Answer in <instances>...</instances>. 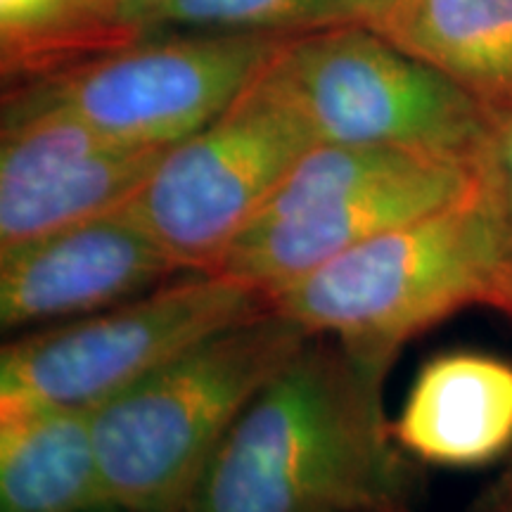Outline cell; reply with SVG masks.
Listing matches in <instances>:
<instances>
[{
	"label": "cell",
	"mask_w": 512,
	"mask_h": 512,
	"mask_svg": "<svg viewBox=\"0 0 512 512\" xmlns=\"http://www.w3.org/2000/svg\"><path fill=\"white\" fill-rule=\"evenodd\" d=\"M316 143L311 124L268 62L221 117L171 147L121 209L183 273H211Z\"/></svg>",
	"instance_id": "8992f818"
},
{
	"label": "cell",
	"mask_w": 512,
	"mask_h": 512,
	"mask_svg": "<svg viewBox=\"0 0 512 512\" xmlns=\"http://www.w3.org/2000/svg\"><path fill=\"white\" fill-rule=\"evenodd\" d=\"M93 411L67 406L0 411V512H83L110 503Z\"/></svg>",
	"instance_id": "7c38bea8"
},
{
	"label": "cell",
	"mask_w": 512,
	"mask_h": 512,
	"mask_svg": "<svg viewBox=\"0 0 512 512\" xmlns=\"http://www.w3.org/2000/svg\"><path fill=\"white\" fill-rule=\"evenodd\" d=\"M384 377L311 337L249 401L190 512H408Z\"/></svg>",
	"instance_id": "6da1fadb"
},
{
	"label": "cell",
	"mask_w": 512,
	"mask_h": 512,
	"mask_svg": "<svg viewBox=\"0 0 512 512\" xmlns=\"http://www.w3.org/2000/svg\"><path fill=\"white\" fill-rule=\"evenodd\" d=\"M159 3H162V0H110L119 22L138 38L145 36V19L150 17V12L155 10Z\"/></svg>",
	"instance_id": "e0dca14e"
},
{
	"label": "cell",
	"mask_w": 512,
	"mask_h": 512,
	"mask_svg": "<svg viewBox=\"0 0 512 512\" xmlns=\"http://www.w3.org/2000/svg\"><path fill=\"white\" fill-rule=\"evenodd\" d=\"M181 268L126 209L0 247V325L29 332L157 290Z\"/></svg>",
	"instance_id": "30bf717a"
},
{
	"label": "cell",
	"mask_w": 512,
	"mask_h": 512,
	"mask_svg": "<svg viewBox=\"0 0 512 512\" xmlns=\"http://www.w3.org/2000/svg\"><path fill=\"white\" fill-rule=\"evenodd\" d=\"M83 512H138V510L124 508V505H114V503H105V505H98V508H91V510H83Z\"/></svg>",
	"instance_id": "44dd1931"
},
{
	"label": "cell",
	"mask_w": 512,
	"mask_h": 512,
	"mask_svg": "<svg viewBox=\"0 0 512 512\" xmlns=\"http://www.w3.org/2000/svg\"><path fill=\"white\" fill-rule=\"evenodd\" d=\"M285 38L181 31L86 57L12 95L60 107L119 143L174 147L221 117Z\"/></svg>",
	"instance_id": "ba28073f"
},
{
	"label": "cell",
	"mask_w": 512,
	"mask_h": 512,
	"mask_svg": "<svg viewBox=\"0 0 512 512\" xmlns=\"http://www.w3.org/2000/svg\"><path fill=\"white\" fill-rule=\"evenodd\" d=\"M477 164L406 147L316 143L292 166L211 273L271 294L384 230L475 188Z\"/></svg>",
	"instance_id": "277c9868"
},
{
	"label": "cell",
	"mask_w": 512,
	"mask_h": 512,
	"mask_svg": "<svg viewBox=\"0 0 512 512\" xmlns=\"http://www.w3.org/2000/svg\"><path fill=\"white\" fill-rule=\"evenodd\" d=\"M271 67L318 143L382 145L475 162L491 112L368 24L285 38Z\"/></svg>",
	"instance_id": "52a82bcc"
},
{
	"label": "cell",
	"mask_w": 512,
	"mask_h": 512,
	"mask_svg": "<svg viewBox=\"0 0 512 512\" xmlns=\"http://www.w3.org/2000/svg\"><path fill=\"white\" fill-rule=\"evenodd\" d=\"M373 29L489 112H512V0H399Z\"/></svg>",
	"instance_id": "4fadbf2b"
},
{
	"label": "cell",
	"mask_w": 512,
	"mask_h": 512,
	"mask_svg": "<svg viewBox=\"0 0 512 512\" xmlns=\"http://www.w3.org/2000/svg\"><path fill=\"white\" fill-rule=\"evenodd\" d=\"M347 24H373L368 0H162L143 31L299 36Z\"/></svg>",
	"instance_id": "9a60e30c"
},
{
	"label": "cell",
	"mask_w": 512,
	"mask_h": 512,
	"mask_svg": "<svg viewBox=\"0 0 512 512\" xmlns=\"http://www.w3.org/2000/svg\"><path fill=\"white\" fill-rule=\"evenodd\" d=\"M271 309L223 273H185L112 309L22 332L0 356V411L98 408L202 339Z\"/></svg>",
	"instance_id": "5b68a950"
},
{
	"label": "cell",
	"mask_w": 512,
	"mask_h": 512,
	"mask_svg": "<svg viewBox=\"0 0 512 512\" xmlns=\"http://www.w3.org/2000/svg\"><path fill=\"white\" fill-rule=\"evenodd\" d=\"M510 259L508 226L479 178L460 200L384 230L268 302L387 377L406 342L467 306H494Z\"/></svg>",
	"instance_id": "7a4b0ae2"
},
{
	"label": "cell",
	"mask_w": 512,
	"mask_h": 512,
	"mask_svg": "<svg viewBox=\"0 0 512 512\" xmlns=\"http://www.w3.org/2000/svg\"><path fill=\"white\" fill-rule=\"evenodd\" d=\"M389 427L396 446L420 463H496L512 451V363L484 351L430 358Z\"/></svg>",
	"instance_id": "8fae6325"
},
{
	"label": "cell",
	"mask_w": 512,
	"mask_h": 512,
	"mask_svg": "<svg viewBox=\"0 0 512 512\" xmlns=\"http://www.w3.org/2000/svg\"><path fill=\"white\" fill-rule=\"evenodd\" d=\"M136 41L110 0H0L5 74L43 76Z\"/></svg>",
	"instance_id": "5bb4252c"
},
{
	"label": "cell",
	"mask_w": 512,
	"mask_h": 512,
	"mask_svg": "<svg viewBox=\"0 0 512 512\" xmlns=\"http://www.w3.org/2000/svg\"><path fill=\"white\" fill-rule=\"evenodd\" d=\"M494 309L508 313L512 316V259L508 268H505V275L501 280V287H498V294H496V302H494Z\"/></svg>",
	"instance_id": "d6986e66"
},
{
	"label": "cell",
	"mask_w": 512,
	"mask_h": 512,
	"mask_svg": "<svg viewBox=\"0 0 512 512\" xmlns=\"http://www.w3.org/2000/svg\"><path fill=\"white\" fill-rule=\"evenodd\" d=\"M169 150L119 143L60 107L12 95L0 140V247L119 209Z\"/></svg>",
	"instance_id": "9c48e42d"
},
{
	"label": "cell",
	"mask_w": 512,
	"mask_h": 512,
	"mask_svg": "<svg viewBox=\"0 0 512 512\" xmlns=\"http://www.w3.org/2000/svg\"><path fill=\"white\" fill-rule=\"evenodd\" d=\"M475 164L479 178L501 209L512 240V112H491L489 131Z\"/></svg>",
	"instance_id": "2e32d148"
},
{
	"label": "cell",
	"mask_w": 512,
	"mask_h": 512,
	"mask_svg": "<svg viewBox=\"0 0 512 512\" xmlns=\"http://www.w3.org/2000/svg\"><path fill=\"white\" fill-rule=\"evenodd\" d=\"M311 337L266 309L202 339L95 408L107 501L138 512H190L211 458L242 411Z\"/></svg>",
	"instance_id": "3957f363"
},
{
	"label": "cell",
	"mask_w": 512,
	"mask_h": 512,
	"mask_svg": "<svg viewBox=\"0 0 512 512\" xmlns=\"http://www.w3.org/2000/svg\"><path fill=\"white\" fill-rule=\"evenodd\" d=\"M396 3H399V0H368L370 10H373V24H370V27H375V24L380 22V19L387 15Z\"/></svg>",
	"instance_id": "ffe728a7"
},
{
	"label": "cell",
	"mask_w": 512,
	"mask_h": 512,
	"mask_svg": "<svg viewBox=\"0 0 512 512\" xmlns=\"http://www.w3.org/2000/svg\"><path fill=\"white\" fill-rule=\"evenodd\" d=\"M477 512H512V472H508V475L484 496V501L479 503Z\"/></svg>",
	"instance_id": "ac0fdd59"
}]
</instances>
